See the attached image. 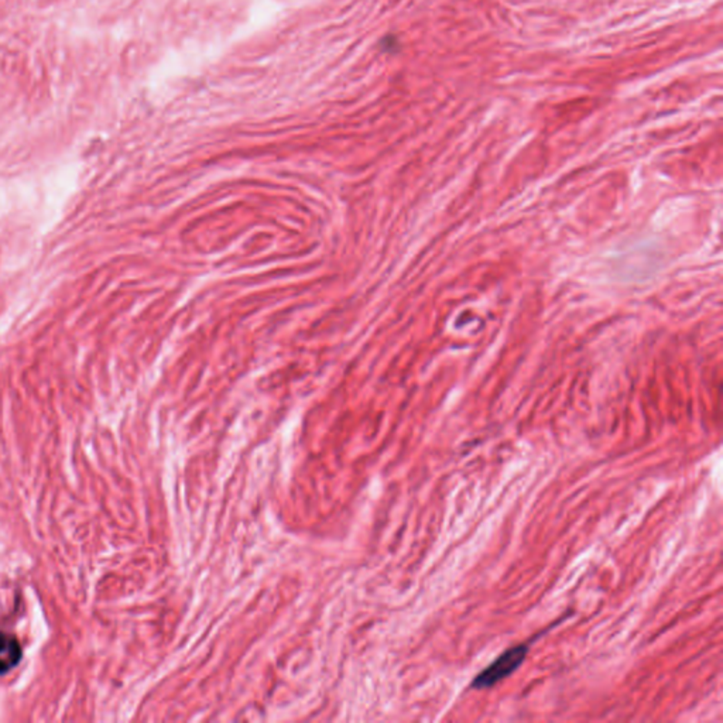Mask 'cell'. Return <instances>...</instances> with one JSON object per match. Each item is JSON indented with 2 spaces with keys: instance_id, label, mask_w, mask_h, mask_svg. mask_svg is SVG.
Masks as SVG:
<instances>
[{
  "instance_id": "obj_1",
  "label": "cell",
  "mask_w": 723,
  "mask_h": 723,
  "mask_svg": "<svg viewBox=\"0 0 723 723\" xmlns=\"http://www.w3.org/2000/svg\"><path fill=\"white\" fill-rule=\"evenodd\" d=\"M530 648L527 644H518L513 648L508 649L505 653L493 661L490 666L486 667L483 671H480L475 679L472 681V688L475 689H489L495 687L499 682L510 677L514 671H518L519 667L526 660L527 654H529Z\"/></svg>"
},
{
  "instance_id": "obj_2",
  "label": "cell",
  "mask_w": 723,
  "mask_h": 723,
  "mask_svg": "<svg viewBox=\"0 0 723 723\" xmlns=\"http://www.w3.org/2000/svg\"><path fill=\"white\" fill-rule=\"evenodd\" d=\"M22 660L19 641L7 633H0V676L9 673Z\"/></svg>"
}]
</instances>
